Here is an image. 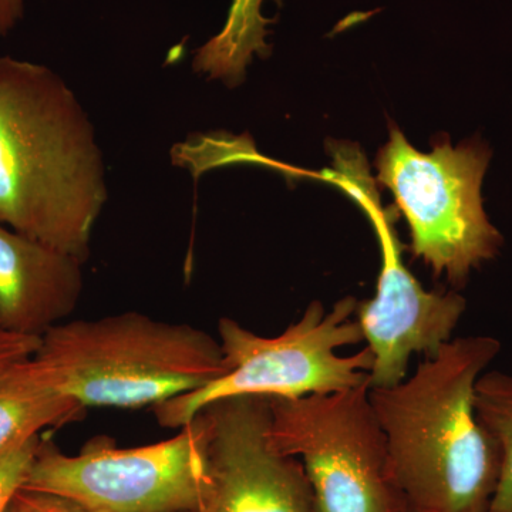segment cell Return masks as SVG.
<instances>
[{
	"instance_id": "9c48e42d",
	"label": "cell",
	"mask_w": 512,
	"mask_h": 512,
	"mask_svg": "<svg viewBox=\"0 0 512 512\" xmlns=\"http://www.w3.org/2000/svg\"><path fill=\"white\" fill-rule=\"evenodd\" d=\"M198 414L208 480L195 512H319L301 461L269 441L268 397H227Z\"/></svg>"
},
{
	"instance_id": "8fae6325",
	"label": "cell",
	"mask_w": 512,
	"mask_h": 512,
	"mask_svg": "<svg viewBox=\"0 0 512 512\" xmlns=\"http://www.w3.org/2000/svg\"><path fill=\"white\" fill-rule=\"evenodd\" d=\"M86 407L47 386L32 357L0 370V451L23 437L80 421Z\"/></svg>"
},
{
	"instance_id": "e0dca14e",
	"label": "cell",
	"mask_w": 512,
	"mask_h": 512,
	"mask_svg": "<svg viewBox=\"0 0 512 512\" xmlns=\"http://www.w3.org/2000/svg\"><path fill=\"white\" fill-rule=\"evenodd\" d=\"M23 0H0V36L8 35L23 18Z\"/></svg>"
},
{
	"instance_id": "8992f818",
	"label": "cell",
	"mask_w": 512,
	"mask_h": 512,
	"mask_svg": "<svg viewBox=\"0 0 512 512\" xmlns=\"http://www.w3.org/2000/svg\"><path fill=\"white\" fill-rule=\"evenodd\" d=\"M268 437L279 453L301 461L319 512H410L394 483L370 382L269 399Z\"/></svg>"
},
{
	"instance_id": "52a82bcc",
	"label": "cell",
	"mask_w": 512,
	"mask_h": 512,
	"mask_svg": "<svg viewBox=\"0 0 512 512\" xmlns=\"http://www.w3.org/2000/svg\"><path fill=\"white\" fill-rule=\"evenodd\" d=\"M200 414L171 439L119 448L94 437L76 456L40 443L23 488L67 498L90 512H195L207 487Z\"/></svg>"
},
{
	"instance_id": "3957f363",
	"label": "cell",
	"mask_w": 512,
	"mask_h": 512,
	"mask_svg": "<svg viewBox=\"0 0 512 512\" xmlns=\"http://www.w3.org/2000/svg\"><path fill=\"white\" fill-rule=\"evenodd\" d=\"M32 363L47 386L86 409H153L228 373L210 333L140 312L69 319L43 336Z\"/></svg>"
},
{
	"instance_id": "2e32d148",
	"label": "cell",
	"mask_w": 512,
	"mask_h": 512,
	"mask_svg": "<svg viewBox=\"0 0 512 512\" xmlns=\"http://www.w3.org/2000/svg\"><path fill=\"white\" fill-rule=\"evenodd\" d=\"M40 340L9 332L0 326V370L35 356Z\"/></svg>"
},
{
	"instance_id": "4fadbf2b",
	"label": "cell",
	"mask_w": 512,
	"mask_h": 512,
	"mask_svg": "<svg viewBox=\"0 0 512 512\" xmlns=\"http://www.w3.org/2000/svg\"><path fill=\"white\" fill-rule=\"evenodd\" d=\"M474 407L500 451V478L490 512H512V375L491 370L478 377Z\"/></svg>"
},
{
	"instance_id": "7a4b0ae2",
	"label": "cell",
	"mask_w": 512,
	"mask_h": 512,
	"mask_svg": "<svg viewBox=\"0 0 512 512\" xmlns=\"http://www.w3.org/2000/svg\"><path fill=\"white\" fill-rule=\"evenodd\" d=\"M501 350L493 336L451 339L393 387H370L390 470L410 512H490L500 451L474 389Z\"/></svg>"
},
{
	"instance_id": "ba28073f",
	"label": "cell",
	"mask_w": 512,
	"mask_h": 512,
	"mask_svg": "<svg viewBox=\"0 0 512 512\" xmlns=\"http://www.w3.org/2000/svg\"><path fill=\"white\" fill-rule=\"evenodd\" d=\"M332 170L320 177L345 191L372 222L382 254L375 298L359 302L356 318L373 356L370 387L396 386L407 377L414 355L433 356L453 339L467 302L457 292L426 291L402 259L393 208H384L359 148L330 151Z\"/></svg>"
},
{
	"instance_id": "5bb4252c",
	"label": "cell",
	"mask_w": 512,
	"mask_h": 512,
	"mask_svg": "<svg viewBox=\"0 0 512 512\" xmlns=\"http://www.w3.org/2000/svg\"><path fill=\"white\" fill-rule=\"evenodd\" d=\"M42 437H23L0 451V512L8 511L15 495L22 490L39 451Z\"/></svg>"
},
{
	"instance_id": "9a60e30c",
	"label": "cell",
	"mask_w": 512,
	"mask_h": 512,
	"mask_svg": "<svg viewBox=\"0 0 512 512\" xmlns=\"http://www.w3.org/2000/svg\"><path fill=\"white\" fill-rule=\"evenodd\" d=\"M6 512H90L82 505L59 495L22 488Z\"/></svg>"
},
{
	"instance_id": "277c9868",
	"label": "cell",
	"mask_w": 512,
	"mask_h": 512,
	"mask_svg": "<svg viewBox=\"0 0 512 512\" xmlns=\"http://www.w3.org/2000/svg\"><path fill=\"white\" fill-rule=\"evenodd\" d=\"M357 306L353 296L340 299L329 312L322 302H312L298 322L274 338L256 335L237 320L221 318L218 342L227 375L153 407L157 423L165 429H181L205 406L227 397L296 399L370 382L373 356L369 348L350 356L338 353L363 342Z\"/></svg>"
},
{
	"instance_id": "5b68a950",
	"label": "cell",
	"mask_w": 512,
	"mask_h": 512,
	"mask_svg": "<svg viewBox=\"0 0 512 512\" xmlns=\"http://www.w3.org/2000/svg\"><path fill=\"white\" fill-rule=\"evenodd\" d=\"M490 156L478 141L453 147L447 136L420 153L396 126L377 153V183L392 191L406 218L413 255L457 288L503 245L481 197Z\"/></svg>"
},
{
	"instance_id": "30bf717a",
	"label": "cell",
	"mask_w": 512,
	"mask_h": 512,
	"mask_svg": "<svg viewBox=\"0 0 512 512\" xmlns=\"http://www.w3.org/2000/svg\"><path fill=\"white\" fill-rule=\"evenodd\" d=\"M82 266L0 222V326L42 339L67 322L82 299Z\"/></svg>"
},
{
	"instance_id": "7c38bea8",
	"label": "cell",
	"mask_w": 512,
	"mask_h": 512,
	"mask_svg": "<svg viewBox=\"0 0 512 512\" xmlns=\"http://www.w3.org/2000/svg\"><path fill=\"white\" fill-rule=\"evenodd\" d=\"M264 2H232L224 28L197 50L192 62L195 72L208 74L210 79L222 80L231 87L242 83L252 57H266L271 53L266 43L269 20L261 12Z\"/></svg>"
},
{
	"instance_id": "6da1fadb",
	"label": "cell",
	"mask_w": 512,
	"mask_h": 512,
	"mask_svg": "<svg viewBox=\"0 0 512 512\" xmlns=\"http://www.w3.org/2000/svg\"><path fill=\"white\" fill-rule=\"evenodd\" d=\"M106 168L76 94L43 64L0 57V222L86 262Z\"/></svg>"
}]
</instances>
